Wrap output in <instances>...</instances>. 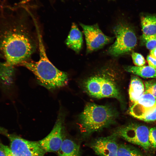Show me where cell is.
<instances>
[{
  "label": "cell",
  "mask_w": 156,
  "mask_h": 156,
  "mask_svg": "<svg viewBox=\"0 0 156 156\" xmlns=\"http://www.w3.org/2000/svg\"><path fill=\"white\" fill-rule=\"evenodd\" d=\"M79 144L69 138H64L62 145L57 152L58 156H81Z\"/></svg>",
  "instance_id": "14"
},
{
  "label": "cell",
  "mask_w": 156,
  "mask_h": 156,
  "mask_svg": "<svg viewBox=\"0 0 156 156\" xmlns=\"http://www.w3.org/2000/svg\"><path fill=\"white\" fill-rule=\"evenodd\" d=\"M142 37L148 49L151 50L156 48V34L150 36L142 35Z\"/></svg>",
  "instance_id": "18"
},
{
  "label": "cell",
  "mask_w": 156,
  "mask_h": 156,
  "mask_svg": "<svg viewBox=\"0 0 156 156\" xmlns=\"http://www.w3.org/2000/svg\"><path fill=\"white\" fill-rule=\"evenodd\" d=\"M131 57L133 63L136 66H143L146 63L144 58L140 54L133 52L131 54Z\"/></svg>",
  "instance_id": "20"
},
{
  "label": "cell",
  "mask_w": 156,
  "mask_h": 156,
  "mask_svg": "<svg viewBox=\"0 0 156 156\" xmlns=\"http://www.w3.org/2000/svg\"><path fill=\"white\" fill-rule=\"evenodd\" d=\"M117 156H144L138 149L125 143L119 144Z\"/></svg>",
  "instance_id": "17"
},
{
  "label": "cell",
  "mask_w": 156,
  "mask_h": 156,
  "mask_svg": "<svg viewBox=\"0 0 156 156\" xmlns=\"http://www.w3.org/2000/svg\"><path fill=\"white\" fill-rule=\"evenodd\" d=\"M0 156H13L10 147L0 143Z\"/></svg>",
  "instance_id": "22"
},
{
  "label": "cell",
  "mask_w": 156,
  "mask_h": 156,
  "mask_svg": "<svg viewBox=\"0 0 156 156\" xmlns=\"http://www.w3.org/2000/svg\"><path fill=\"white\" fill-rule=\"evenodd\" d=\"M64 115L61 111L51 132L38 141L46 152H57L60 148L64 139Z\"/></svg>",
  "instance_id": "9"
},
{
  "label": "cell",
  "mask_w": 156,
  "mask_h": 156,
  "mask_svg": "<svg viewBox=\"0 0 156 156\" xmlns=\"http://www.w3.org/2000/svg\"><path fill=\"white\" fill-rule=\"evenodd\" d=\"M123 68L126 71L143 78H156V69L149 66H124Z\"/></svg>",
  "instance_id": "15"
},
{
  "label": "cell",
  "mask_w": 156,
  "mask_h": 156,
  "mask_svg": "<svg viewBox=\"0 0 156 156\" xmlns=\"http://www.w3.org/2000/svg\"><path fill=\"white\" fill-rule=\"evenodd\" d=\"M150 55L156 59V48L151 50Z\"/></svg>",
  "instance_id": "25"
},
{
  "label": "cell",
  "mask_w": 156,
  "mask_h": 156,
  "mask_svg": "<svg viewBox=\"0 0 156 156\" xmlns=\"http://www.w3.org/2000/svg\"><path fill=\"white\" fill-rule=\"evenodd\" d=\"M83 29L86 45V53L88 54L100 49L105 45L113 41L115 37L105 34L97 24L86 25L80 23Z\"/></svg>",
  "instance_id": "8"
},
{
  "label": "cell",
  "mask_w": 156,
  "mask_h": 156,
  "mask_svg": "<svg viewBox=\"0 0 156 156\" xmlns=\"http://www.w3.org/2000/svg\"><path fill=\"white\" fill-rule=\"evenodd\" d=\"M145 92L149 93L156 99V81L153 80L145 82Z\"/></svg>",
  "instance_id": "19"
},
{
  "label": "cell",
  "mask_w": 156,
  "mask_h": 156,
  "mask_svg": "<svg viewBox=\"0 0 156 156\" xmlns=\"http://www.w3.org/2000/svg\"><path fill=\"white\" fill-rule=\"evenodd\" d=\"M118 115L117 110L109 105L87 103L78 118L82 139H88L94 133L115 124Z\"/></svg>",
  "instance_id": "3"
},
{
  "label": "cell",
  "mask_w": 156,
  "mask_h": 156,
  "mask_svg": "<svg viewBox=\"0 0 156 156\" xmlns=\"http://www.w3.org/2000/svg\"><path fill=\"white\" fill-rule=\"evenodd\" d=\"M40 57L37 62L26 61L21 64L35 75L38 83L49 90L64 87L68 82L67 74L57 68L47 57L40 35L39 34Z\"/></svg>",
  "instance_id": "4"
},
{
  "label": "cell",
  "mask_w": 156,
  "mask_h": 156,
  "mask_svg": "<svg viewBox=\"0 0 156 156\" xmlns=\"http://www.w3.org/2000/svg\"><path fill=\"white\" fill-rule=\"evenodd\" d=\"M143 35L150 36L156 34V16L146 15L141 18Z\"/></svg>",
  "instance_id": "16"
},
{
  "label": "cell",
  "mask_w": 156,
  "mask_h": 156,
  "mask_svg": "<svg viewBox=\"0 0 156 156\" xmlns=\"http://www.w3.org/2000/svg\"><path fill=\"white\" fill-rule=\"evenodd\" d=\"M149 130L144 125L130 123L117 128L113 133L118 138L147 150L151 147L149 141Z\"/></svg>",
  "instance_id": "6"
},
{
  "label": "cell",
  "mask_w": 156,
  "mask_h": 156,
  "mask_svg": "<svg viewBox=\"0 0 156 156\" xmlns=\"http://www.w3.org/2000/svg\"><path fill=\"white\" fill-rule=\"evenodd\" d=\"M6 135L13 156H44L46 153L38 141L27 140L15 134Z\"/></svg>",
  "instance_id": "7"
},
{
  "label": "cell",
  "mask_w": 156,
  "mask_h": 156,
  "mask_svg": "<svg viewBox=\"0 0 156 156\" xmlns=\"http://www.w3.org/2000/svg\"><path fill=\"white\" fill-rule=\"evenodd\" d=\"M144 88L142 81L136 76L131 77L129 93L130 100L133 104L136 102L144 93Z\"/></svg>",
  "instance_id": "13"
},
{
  "label": "cell",
  "mask_w": 156,
  "mask_h": 156,
  "mask_svg": "<svg viewBox=\"0 0 156 156\" xmlns=\"http://www.w3.org/2000/svg\"><path fill=\"white\" fill-rule=\"evenodd\" d=\"M66 43L69 48L78 53L83 45V36L81 32L75 23L72 24L70 30L66 40Z\"/></svg>",
  "instance_id": "12"
},
{
  "label": "cell",
  "mask_w": 156,
  "mask_h": 156,
  "mask_svg": "<svg viewBox=\"0 0 156 156\" xmlns=\"http://www.w3.org/2000/svg\"><path fill=\"white\" fill-rule=\"evenodd\" d=\"M0 133L4 134L5 135L7 133L6 130L1 127H0Z\"/></svg>",
  "instance_id": "26"
},
{
  "label": "cell",
  "mask_w": 156,
  "mask_h": 156,
  "mask_svg": "<svg viewBox=\"0 0 156 156\" xmlns=\"http://www.w3.org/2000/svg\"></svg>",
  "instance_id": "27"
},
{
  "label": "cell",
  "mask_w": 156,
  "mask_h": 156,
  "mask_svg": "<svg viewBox=\"0 0 156 156\" xmlns=\"http://www.w3.org/2000/svg\"><path fill=\"white\" fill-rule=\"evenodd\" d=\"M27 27L23 23H14L1 33L0 48L8 64H21L35 50V41Z\"/></svg>",
  "instance_id": "2"
},
{
  "label": "cell",
  "mask_w": 156,
  "mask_h": 156,
  "mask_svg": "<svg viewBox=\"0 0 156 156\" xmlns=\"http://www.w3.org/2000/svg\"><path fill=\"white\" fill-rule=\"evenodd\" d=\"M149 141L151 147L156 148V127L149 129Z\"/></svg>",
  "instance_id": "21"
},
{
  "label": "cell",
  "mask_w": 156,
  "mask_h": 156,
  "mask_svg": "<svg viewBox=\"0 0 156 156\" xmlns=\"http://www.w3.org/2000/svg\"><path fill=\"white\" fill-rule=\"evenodd\" d=\"M156 109V99L150 94L144 92L143 95L131 106L130 114L140 120L153 112Z\"/></svg>",
  "instance_id": "11"
},
{
  "label": "cell",
  "mask_w": 156,
  "mask_h": 156,
  "mask_svg": "<svg viewBox=\"0 0 156 156\" xmlns=\"http://www.w3.org/2000/svg\"><path fill=\"white\" fill-rule=\"evenodd\" d=\"M146 59L149 66L156 69V59L149 55L147 56Z\"/></svg>",
  "instance_id": "24"
},
{
  "label": "cell",
  "mask_w": 156,
  "mask_h": 156,
  "mask_svg": "<svg viewBox=\"0 0 156 156\" xmlns=\"http://www.w3.org/2000/svg\"><path fill=\"white\" fill-rule=\"evenodd\" d=\"M140 120L146 122L154 121L156 120V109L152 112L145 116Z\"/></svg>",
  "instance_id": "23"
},
{
  "label": "cell",
  "mask_w": 156,
  "mask_h": 156,
  "mask_svg": "<svg viewBox=\"0 0 156 156\" xmlns=\"http://www.w3.org/2000/svg\"><path fill=\"white\" fill-rule=\"evenodd\" d=\"M121 70L114 58L100 63L93 67L83 80L82 88L92 97L113 98L122 103Z\"/></svg>",
  "instance_id": "1"
},
{
  "label": "cell",
  "mask_w": 156,
  "mask_h": 156,
  "mask_svg": "<svg viewBox=\"0 0 156 156\" xmlns=\"http://www.w3.org/2000/svg\"><path fill=\"white\" fill-rule=\"evenodd\" d=\"M118 138L113 133L106 137L97 138L92 140L90 147L99 156H117L119 143Z\"/></svg>",
  "instance_id": "10"
},
{
  "label": "cell",
  "mask_w": 156,
  "mask_h": 156,
  "mask_svg": "<svg viewBox=\"0 0 156 156\" xmlns=\"http://www.w3.org/2000/svg\"><path fill=\"white\" fill-rule=\"evenodd\" d=\"M115 40L107 49L108 55L114 58L130 52L135 46L137 39L131 27L122 21H118L112 27Z\"/></svg>",
  "instance_id": "5"
}]
</instances>
